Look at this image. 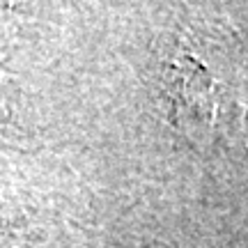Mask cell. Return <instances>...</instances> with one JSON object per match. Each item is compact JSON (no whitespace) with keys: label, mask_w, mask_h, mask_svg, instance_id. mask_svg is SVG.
I'll list each match as a JSON object with an SVG mask.
<instances>
[{"label":"cell","mask_w":248,"mask_h":248,"mask_svg":"<svg viewBox=\"0 0 248 248\" xmlns=\"http://www.w3.org/2000/svg\"><path fill=\"white\" fill-rule=\"evenodd\" d=\"M154 248H163V246H154Z\"/></svg>","instance_id":"obj_1"}]
</instances>
